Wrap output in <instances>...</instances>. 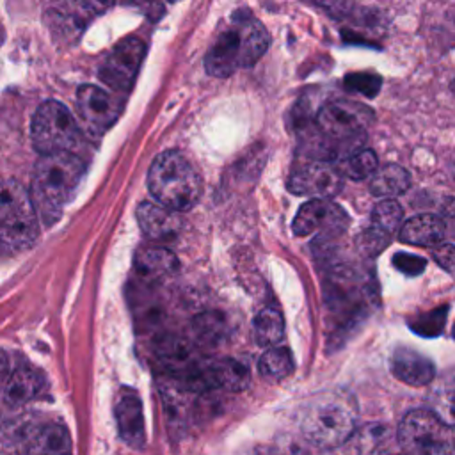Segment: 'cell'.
I'll return each mask as SVG.
<instances>
[{
  "mask_svg": "<svg viewBox=\"0 0 455 455\" xmlns=\"http://www.w3.org/2000/svg\"><path fill=\"white\" fill-rule=\"evenodd\" d=\"M156 357L169 373L181 377L185 382L203 366L196 347L190 341L176 336L164 338L156 345Z\"/></svg>",
  "mask_w": 455,
  "mask_h": 455,
  "instance_id": "obj_15",
  "label": "cell"
},
{
  "mask_svg": "<svg viewBox=\"0 0 455 455\" xmlns=\"http://www.w3.org/2000/svg\"><path fill=\"white\" fill-rule=\"evenodd\" d=\"M402 219H403V210L393 197L382 199L380 203L375 204L371 212V226H377L389 235H393L402 226Z\"/></svg>",
  "mask_w": 455,
  "mask_h": 455,
  "instance_id": "obj_26",
  "label": "cell"
},
{
  "mask_svg": "<svg viewBox=\"0 0 455 455\" xmlns=\"http://www.w3.org/2000/svg\"><path fill=\"white\" fill-rule=\"evenodd\" d=\"M98 9H107V7H110L116 0H91Z\"/></svg>",
  "mask_w": 455,
  "mask_h": 455,
  "instance_id": "obj_35",
  "label": "cell"
},
{
  "mask_svg": "<svg viewBox=\"0 0 455 455\" xmlns=\"http://www.w3.org/2000/svg\"><path fill=\"white\" fill-rule=\"evenodd\" d=\"M389 240H391L389 233H386L377 226H370L359 235L357 245L364 256H377L389 243Z\"/></svg>",
  "mask_w": 455,
  "mask_h": 455,
  "instance_id": "obj_28",
  "label": "cell"
},
{
  "mask_svg": "<svg viewBox=\"0 0 455 455\" xmlns=\"http://www.w3.org/2000/svg\"><path fill=\"white\" fill-rule=\"evenodd\" d=\"M451 91L455 92V78H453V82H451Z\"/></svg>",
  "mask_w": 455,
  "mask_h": 455,
  "instance_id": "obj_39",
  "label": "cell"
},
{
  "mask_svg": "<svg viewBox=\"0 0 455 455\" xmlns=\"http://www.w3.org/2000/svg\"><path fill=\"white\" fill-rule=\"evenodd\" d=\"M339 171L350 180H366L379 169L377 155L371 149H357L339 162Z\"/></svg>",
  "mask_w": 455,
  "mask_h": 455,
  "instance_id": "obj_25",
  "label": "cell"
},
{
  "mask_svg": "<svg viewBox=\"0 0 455 455\" xmlns=\"http://www.w3.org/2000/svg\"><path fill=\"white\" fill-rule=\"evenodd\" d=\"M78 140V124L59 101H44L32 119V142L41 155L71 151Z\"/></svg>",
  "mask_w": 455,
  "mask_h": 455,
  "instance_id": "obj_7",
  "label": "cell"
},
{
  "mask_svg": "<svg viewBox=\"0 0 455 455\" xmlns=\"http://www.w3.org/2000/svg\"><path fill=\"white\" fill-rule=\"evenodd\" d=\"M7 368H9V359L7 355L0 350V382H4L7 379Z\"/></svg>",
  "mask_w": 455,
  "mask_h": 455,
  "instance_id": "obj_34",
  "label": "cell"
},
{
  "mask_svg": "<svg viewBox=\"0 0 455 455\" xmlns=\"http://www.w3.org/2000/svg\"><path fill=\"white\" fill-rule=\"evenodd\" d=\"M137 220L144 235L155 242H172L178 238L183 228L180 212L149 201L139 204Z\"/></svg>",
  "mask_w": 455,
  "mask_h": 455,
  "instance_id": "obj_14",
  "label": "cell"
},
{
  "mask_svg": "<svg viewBox=\"0 0 455 455\" xmlns=\"http://www.w3.org/2000/svg\"><path fill=\"white\" fill-rule=\"evenodd\" d=\"M348 217L341 206L331 199H309L304 203L295 219L293 233L297 236H307L313 233H322L323 236H334L347 229Z\"/></svg>",
  "mask_w": 455,
  "mask_h": 455,
  "instance_id": "obj_9",
  "label": "cell"
},
{
  "mask_svg": "<svg viewBox=\"0 0 455 455\" xmlns=\"http://www.w3.org/2000/svg\"><path fill=\"white\" fill-rule=\"evenodd\" d=\"M132 4H137V5H149L153 0H128Z\"/></svg>",
  "mask_w": 455,
  "mask_h": 455,
  "instance_id": "obj_37",
  "label": "cell"
},
{
  "mask_svg": "<svg viewBox=\"0 0 455 455\" xmlns=\"http://www.w3.org/2000/svg\"><path fill=\"white\" fill-rule=\"evenodd\" d=\"M402 455H455V443L448 434L434 443H428L411 453H402Z\"/></svg>",
  "mask_w": 455,
  "mask_h": 455,
  "instance_id": "obj_30",
  "label": "cell"
},
{
  "mask_svg": "<svg viewBox=\"0 0 455 455\" xmlns=\"http://www.w3.org/2000/svg\"><path fill=\"white\" fill-rule=\"evenodd\" d=\"M133 261L137 274L149 281H162L178 268L176 256L162 245H142L135 252Z\"/></svg>",
  "mask_w": 455,
  "mask_h": 455,
  "instance_id": "obj_17",
  "label": "cell"
},
{
  "mask_svg": "<svg viewBox=\"0 0 455 455\" xmlns=\"http://www.w3.org/2000/svg\"><path fill=\"white\" fill-rule=\"evenodd\" d=\"M453 338H455V325H453Z\"/></svg>",
  "mask_w": 455,
  "mask_h": 455,
  "instance_id": "obj_40",
  "label": "cell"
},
{
  "mask_svg": "<svg viewBox=\"0 0 455 455\" xmlns=\"http://www.w3.org/2000/svg\"><path fill=\"white\" fill-rule=\"evenodd\" d=\"M236 455H270L268 451H263V450H243V451H238Z\"/></svg>",
  "mask_w": 455,
  "mask_h": 455,
  "instance_id": "obj_36",
  "label": "cell"
},
{
  "mask_svg": "<svg viewBox=\"0 0 455 455\" xmlns=\"http://www.w3.org/2000/svg\"><path fill=\"white\" fill-rule=\"evenodd\" d=\"M411 187L409 172L396 164H386L370 176V192L377 197H395Z\"/></svg>",
  "mask_w": 455,
  "mask_h": 455,
  "instance_id": "obj_21",
  "label": "cell"
},
{
  "mask_svg": "<svg viewBox=\"0 0 455 455\" xmlns=\"http://www.w3.org/2000/svg\"><path fill=\"white\" fill-rule=\"evenodd\" d=\"M76 110L82 128L89 135H101L119 116L121 105L103 89L96 85H82L76 92Z\"/></svg>",
  "mask_w": 455,
  "mask_h": 455,
  "instance_id": "obj_10",
  "label": "cell"
},
{
  "mask_svg": "<svg viewBox=\"0 0 455 455\" xmlns=\"http://www.w3.org/2000/svg\"><path fill=\"white\" fill-rule=\"evenodd\" d=\"M446 233V224L441 217L421 213L411 217L400 226L398 238L409 245H437Z\"/></svg>",
  "mask_w": 455,
  "mask_h": 455,
  "instance_id": "obj_18",
  "label": "cell"
},
{
  "mask_svg": "<svg viewBox=\"0 0 455 455\" xmlns=\"http://www.w3.org/2000/svg\"><path fill=\"white\" fill-rule=\"evenodd\" d=\"M114 416L119 437L132 448L146 446V425L142 403L133 389H119L114 403Z\"/></svg>",
  "mask_w": 455,
  "mask_h": 455,
  "instance_id": "obj_13",
  "label": "cell"
},
{
  "mask_svg": "<svg viewBox=\"0 0 455 455\" xmlns=\"http://www.w3.org/2000/svg\"><path fill=\"white\" fill-rule=\"evenodd\" d=\"M37 236V212L30 196L16 180L0 181V245L23 249Z\"/></svg>",
  "mask_w": 455,
  "mask_h": 455,
  "instance_id": "obj_5",
  "label": "cell"
},
{
  "mask_svg": "<svg viewBox=\"0 0 455 455\" xmlns=\"http://www.w3.org/2000/svg\"><path fill=\"white\" fill-rule=\"evenodd\" d=\"M318 7H322L325 12H329L331 16H345L350 12L354 0H313Z\"/></svg>",
  "mask_w": 455,
  "mask_h": 455,
  "instance_id": "obj_31",
  "label": "cell"
},
{
  "mask_svg": "<svg viewBox=\"0 0 455 455\" xmlns=\"http://www.w3.org/2000/svg\"><path fill=\"white\" fill-rule=\"evenodd\" d=\"M25 448L28 455H68L69 437L60 425H43L27 435Z\"/></svg>",
  "mask_w": 455,
  "mask_h": 455,
  "instance_id": "obj_20",
  "label": "cell"
},
{
  "mask_svg": "<svg viewBox=\"0 0 455 455\" xmlns=\"http://www.w3.org/2000/svg\"><path fill=\"white\" fill-rule=\"evenodd\" d=\"M44 386V379L39 370L30 366H18L12 370L4 386V400L11 405H21L39 395Z\"/></svg>",
  "mask_w": 455,
  "mask_h": 455,
  "instance_id": "obj_19",
  "label": "cell"
},
{
  "mask_svg": "<svg viewBox=\"0 0 455 455\" xmlns=\"http://www.w3.org/2000/svg\"><path fill=\"white\" fill-rule=\"evenodd\" d=\"M84 176V164L71 151L41 155L36 164L30 196L37 215L46 222H55L62 208L73 197Z\"/></svg>",
  "mask_w": 455,
  "mask_h": 455,
  "instance_id": "obj_1",
  "label": "cell"
},
{
  "mask_svg": "<svg viewBox=\"0 0 455 455\" xmlns=\"http://www.w3.org/2000/svg\"><path fill=\"white\" fill-rule=\"evenodd\" d=\"M343 187V174L334 162L307 160L293 169L288 180L290 192L311 199H331Z\"/></svg>",
  "mask_w": 455,
  "mask_h": 455,
  "instance_id": "obj_8",
  "label": "cell"
},
{
  "mask_svg": "<svg viewBox=\"0 0 455 455\" xmlns=\"http://www.w3.org/2000/svg\"><path fill=\"white\" fill-rule=\"evenodd\" d=\"M146 46L137 37H128L119 43L105 59L100 78L112 89H128L140 68Z\"/></svg>",
  "mask_w": 455,
  "mask_h": 455,
  "instance_id": "obj_12",
  "label": "cell"
},
{
  "mask_svg": "<svg viewBox=\"0 0 455 455\" xmlns=\"http://www.w3.org/2000/svg\"><path fill=\"white\" fill-rule=\"evenodd\" d=\"M434 258L435 261L444 267L446 270H450L451 267H455V247L450 245V243H443V245H437L434 249Z\"/></svg>",
  "mask_w": 455,
  "mask_h": 455,
  "instance_id": "obj_32",
  "label": "cell"
},
{
  "mask_svg": "<svg viewBox=\"0 0 455 455\" xmlns=\"http://www.w3.org/2000/svg\"><path fill=\"white\" fill-rule=\"evenodd\" d=\"M428 403V409L434 411L443 423L455 428V370L446 371L435 380Z\"/></svg>",
  "mask_w": 455,
  "mask_h": 455,
  "instance_id": "obj_22",
  "label": "cell"
},
{
  "mask_svg": "<svg viewBox=\"0 0 455 455\" xmlns=\"http://www.w3.org/2000/svg\"><path fill=\"white\" fill-rule=\"evenodd\" d=\"M370 121H373V112L366 105L334 100L318 110L315 124L322 133L357 151L364 142Z\"/></svg>",
  "mask_w": 455,
  "mask_h": 455,
  "instance_id": "obj_6",
  "label": "cell"
},
{
  "mask_svg": "<svg viewBox=\"0 0 455 455\" xmlns=\"http://www.w3.org/2000/svg\"><path fill=\"white\" fill-rule=\"evenodd\" d=\"M148 187L156 203L180 213L196 206L203 192L197 171L178 151H164L153 160Z\"/></svg>",
  "mask_w": 455,
  "mask_h": 455,
  "instance_id": "obj_3",
  "label": "cell"
},
{
  "mask_svg": "<svg viewBox=\"0 0 455 455\" xmlns=\"http://www.w3.org/2000/svg\"><path fill=\"white\" fill-rule=\"evenodd\" d=\"M441 212L444 217H451L455 219V197H448L443 201L441 204Z\"/></svg>",
  "mask_w": 455,
  "mask_h": 455,
  "instance_id": "obj_33",
  "label": "cell"
},
{
  "mask_svg": "<svg viewBox=\"0 0 455 455\" xmlns=\"http://www.w3.org/2000/svg\"><path fill=\"white\" fill-rule=\"evenodd\" d=\"M259 373L270 380H283L293 371V357L284 347H270L258 363Z\"/></svg>",
  "mask_w": 455,
  "mask_h": 455,
  "instance_id": "obj_24",
  "label": "cell"
},
{
  "mask_svg": "<svg viewBox=\"0 0 455 455\" xmlns=\"http://www.w3.org/2000/svg\"><path fill=\"white\" fill-rule=\"evenodd\" d=\"M252 331L258 345L261 347H275L284 334V320L279 309L267 306L259 309L252 322Z\"/></svg>",
  "mask_w": 455,
  "mask_h": 455,
  "instance_id": "obj_23",
  "label": "cell"
},
{
  "mask_svg": "<svg viewBox=\"0 0 455 455\" xmlns=\"http://www.w3.org/2000/svg\"><path fill=\"white\" fill-rule=\"evenodd\" d=\"M393 265L398 272L405 275H419L425 270L427 261L425 258L412 252H396L393 256Z\"/></svg>",
  "mask_w": 455,
  "mask_h": 455,
  "instance_id": "obj_29",
  "label": "cell"
},
{
  "mask_svg": "<svg viewBox=\"0 0 455 455\" xmlns=\"http://www.w3.org/2000/svg\"><path fill=\"white\" fill-rule=\"evenodd\" d=\"M355 402L345 393H329L315 398L304 411L300 428L304 437L320 448L343 444L355 428Z\"/></svg>",
  "mask_w": 455,
  "mask_h": 455,
  "instance_id": "obj_4",
  "label": "cell"
},
{
  "mask_svg": "<svg viewBox=\"0 0 455 455\" xmlns=\"http://www.w3.org/2000/svg\"><path fill=\"white\" fill-rule=\"evenodd\" d=\"M391 373L407 386H427L435 379V366L430 359L409 347L395 348L391 355Z\"/></svg>",
  "mask_w": 455,
  "mask_h": 455,
  "instance_id": "obj_16",
  "label": "cell"
},
{
  "mask_svg": "<svg viewBox=\"0 0 455 455\" xmlns=\"http://www.w3.org/2000/svg\"><path fill=\"white\" fill-rule=\"evenodd\" d=\"M450 169H451V174L455 176V158L451 160V164H450Z\"/></svg>",
  "mask_w": 455,
  "mask_h": 455,
  "instance_id": "obj_38",
  "label": "cell"
},
{
  "mask_svg": "<svg viewBox=\"0 0 455 455\" xmlns=\"http://www.w3.org/2000/svg\"><path fill=\"white\" fill-rule=\"evenodd\" d=\"M251 384L249 366L235 357H222L203 364L196 375L187 380L192 389H228L243 391Z\"/></svg>",
  "mask_w": 455,
  "mask_h": 455,
  "instance_id": "obj_11",
  "label": "cell"
},
{
  "mask_svg": "<svg viewBox=\"0 0 455 455\" xmlns=\"http://www.w3.org/2000/svg\"><path fill=\"white\" fill-rule=\"evenodd\" d=\"M268 43V32L256 18H236L212 44L204 68L213 76H228L240 68L252 66L267 52Z\"/></svg>",
  "mask_w": 455,
  "mask_h": 455,
  "instance_id": "obj_2",
  "label": "cell"
},
{
  "mask_svg": "<svg viewBox=\"0 0 455 455\" xmlns=\"http://www.w3.org/2000/svg\"><path fill=\"white\" fill-rule=\"evenodd\" d=\"M446 316H448V306H441L435 309H430L427 313H421L414 318H411L409 327L425 338H434L437 334H441L444 323H446Z\"/></svg>",
  "mask_w": 455,
  "mask_h": 455,
  "instance_id": "obj_27",
  "label": "cell"
}]
</instances>
